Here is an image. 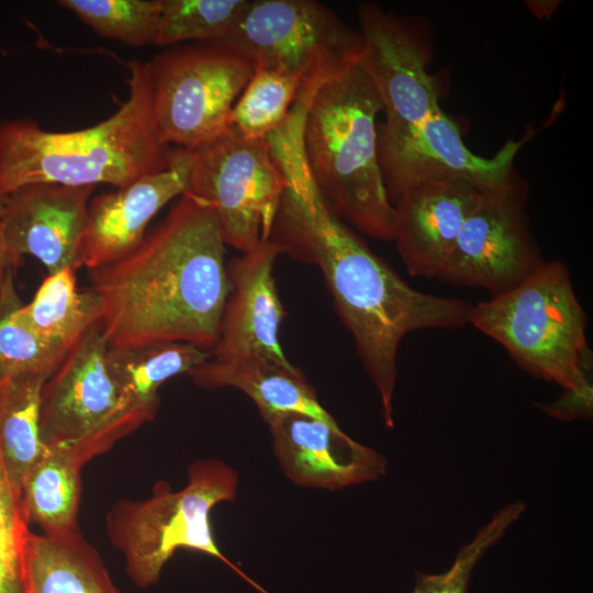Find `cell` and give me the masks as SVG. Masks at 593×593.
<instances>
[{
  "instance_id": "obj_1",
  "label": "cell",
  "mask_w": 593,
  "mask_h": 593,
  "mask_svg": "<svg viewBox=\"0 0 593 593\" xmlns=\"http://www.w3.org/2000/svg\"><path fill=\"white\" fill-rule=\"evenodd\" d=\"M268 141L286 179L268 239L321 271L378 392L384 425L392 428L400 343L414 331L468 325L474 303L414 289L328 210L305 161L299 120H289Z\"/></svg>"
},
{
  "instance_id": "obj_2",
  "label": "cell",
  "mask_w": 593,
  "mask_h": 593,
  "mask_svg": "<svg viewBox=\"0 0 593 593\" xmlns=\"http://www.w3.org/2000/svg\"><path fill=\"white\" fill-rule=\"evenodd\" d=\"M213 208L189 193L123 258L89 270L109 346L187 343L211 351L230 293Z\"/></svg>"
},
{
  "instance_id": "obj_3",
  "label": "cell",
  "mask_w": 593,
  "mask_h": 593,
  "mask_svg": "<svg viewBox=\"0 0 593 593\" xmlns=\"http://www.w3.org/2000/svg\"><path fill=\"white\" fill-rule=\"evenodd\" d=\"M127 66V99L96 125L51 132L30 118L0 121V195L31 183L121 188L167 166L171 146L154 120L147 63Z\"/></svg>"
},
{
  "instance_id": "obj_4",
  "label": "cell",
  "mask_w": 593,
  "mask_h": 593,
  "mask_svg": "<svg viewBox=\"0 0 593 593\" xmlns=\"http://www.w3.org/2000/svg\"><path fill=\"white\" fill-rule=\"evenodd\" d=\"M379 93L358 63L307 101L302 147L323 202L348 226L391 240L393 206L378 159Z\"/></svg>"
},
{
  "instance_id": "obj_5",
  "label": "cell",
  "mask_w": 593,
  "mask_h": 593,
  "mask_svg": "<svg viewBox=\"0 0 593 593\" xmlns=\"http://www.w3.org/2000/svg\"><path fill=\"white\" fill-rule=\"evenodd\" d=\"M588 317L568 266L544 260L510 291L473 304L470 322L529 374L563 390H593Z\"/></svg>"
},
{
  "instance_id": "obj_6",
  "label": "cell",
  "mask_w": 593,
  "mask_h": 593,
  "mask_svg": "<svg viewBox=\"0 0 593 593\" xmlns=\"http://www.w3.org/2000/svg\"><path fill=\"white\" fill-rule=\"evenodd\" d=\"M237 488L238 473L210 458L190 465L187 484L180 490L157 481L148 497L113 504L105 516L107 533L123 555L131 581L139 589L155 585L165 564L183 548L219 559L256 585L223 555L211 523L213 507L233 502Z\"/></svg>"
},
{
  "instance_id": "obj_7",
  "label": "cell",
  "mask_w": 593,
  "mask_h": 593,
  "mask_svg": "<svg viewBox=\"0 0 593 593\" xmlns=\"http://www.w3.org/2000/svg\"><path fill=\"white\" fill-rule=\"evenodd\" d=\"M254 63L300 81L309 100L327 81L360 61V31L316 0H247L220 40Z\"/></svg>"
},
{
  "instance_id": "obj_8",
  "label": "cell",
  "mask_w": 593,
  "mask_h": 593,
  "mask_svg": "<svg viewBox=\"0 0 593 593\" xmlns=\"http://www.w3.org/2000/svg\"><path fill=\"white\" fill-rule=\"evenodd\" d=\"M147 66L158 133L167 145L189 150L231 128L234 104L256 69L219 42L170 46Z\"/></svg>"
},
{
  "instance_id": "obj_9",
  "label": "cell",
  "mask_w": 593,
  "mask_h": 593,
  "mask_svg": "<svg viewBox=\"0 0 593 593\" xmlns=\"http://www.w3.org/2000/svg\"><path fill=\"white\" fill-rule=\"evenodd\" d=\"M108 347L94 325L67 351L41 391L43 444L69 451L83 466L144 424L121 400L107 367Z\"/></svg>"
},
{
  "instance_id": "obj_10",
  "label": "cell",
  "mask_w": 593,
  "mask_h": 593,
  "mask_svg": "<svg viewBox=\"0 0 593 593\" xmlns=\"http://www.w3.org/2000/svg\"><path fill=\"white\" fill-rule=\"evenodd\" d=\"M191 153L186 193L211 204L225 245L245 253L268 239L286 188L269 141L230 128Z\"/></svg>"
},
{
  "instance_id": "obj_11",
  "label": "cell",
  "mask_w": 593,
  "mask_h": 593,
  "mask_svg": "<svg viewBox=\"0 0 593 593\" xmlns=\"http://www.w3.org/2000/svg\"><path fill=\"white\" fill-rule=\"evenodd\" d=\"M526 192L518 176L504 187L481 190L436 279L482 288L491 298L525 280L544 261L525 211Z\"/></svg>"
},
{
  "instance_id": "obj_12",
  "label": "cell",
  "mask_w": 593,
  "mask_h": 593,
  "mask_svg": "<svg viewBox=\"0 0 593 593\" xmlns=\"http://www.w3.org/2000/svg\"><path fill=\"white\" fill-rule=\"evenodd\" d=\"M357 16L363 38L359 63L379 93L384 114L378 135H400L441 110L426 69L430 42L418 23L377 3L358 4Z\"/></svg>"
},
{
  "instance_id": "obj_13",
  "label": "cell",
  "mask_w": 593,
  "mask_h": 593,
  "mask_svg": "<svg viewBox=\"0 0 593 593\" xmlns=\"http://www.w3.org/2000/svg\"><path fill=\"white\" fill-rule=\"evenodd\" d=\"M532 134L508 139L492 157L472 153L457 125L443 112L406 132L378 136V159L391 204L409 187L428 180L462 179L480 190L501 188L517 176L514 160Z\"/></svg>"
},
{
  "instance_id": "obj_14",
  "label": "cell",
  "mask_w": 593,
  "mask_h": 593,
  "mask_svg": "<svg viewBox=\"0 0 593 593\" xmlns=\"http://www.w3.org/2000/svg\"><path fill=\"white\" fill-rule=\"evenodd\" d=\"M192 166L189 149L171 146L165 168L89 201L81 242L89 270L110 265L144 239L150 220L172 199L186 193Z\"/></svg>"
},
{
  "instance_id": "obj_15",
  "label": "cell",
  "mask_w": 593,
  "mask_h": 593,
  "mask_svg": "<svg viewBox=\"0 0 593 593\" xmlns=\"http://www.w3.org/2000/svg\"><path fill=\"white\" fill-rule=\"evenodd\" d=\"M94 187L31 183L5 194L2 228L14 258L32 255L48 273L82 267L81 242Z\"/></svg>"
},
{
  "instance_id": "obj_16",
  "label": "cell",
  "mask_w": 593,
  "mask_h": 593,
  "mask_svg": "<svg viewBox=\"0 0 593 593\" xmlns=\"http://www.w3.org/2000/svg\"><path fill=\"white\" fill-rule=\"evenodd\" d=\"M266 423L279 467L296 485L337 491L387 473L385 457L338 425L299 413L278 414Z\"/></svg>"
},
{
  "instance_id": "obj_17",
  "label": "cell",
  "mask_w": 593,
  "mask_h": 593,
  "mask_svg": "<svg viewBox=\"0 0 593 593\" xmlns=\"http://www.w3.org/2000/svg\"><path fill=\"white\" fill-rule=\"evenodd\" d=\"M280 255V246L266 239L227 262L230 293L210 357L226 359L256 355L292 365L279 338L287 316L273 277Z\"/></svg>"
},
{
  "instance_id": "obj_18",
  "label": "cell",
  "mask_w": 593,
  "mask_h": 593,
  "mask_svg": "<svg viewBox=\"0 0 593 593\" xmlns=\"http://www.w3.org/2000/svg\"><path fill=\"white\" fill-rule=\"evenodd\" d=\"M481 190L462 179L428 180L393 202L392 237L409 275L436 279Z\"/></svg>"
},
{
  "instance_id": "obj_19",
  "label": "cell",
  "mask_w": 593,
  "mask_h": 593,
  "mask_svg": "<svg viewBox=\"0 0 593 593\" xmlns=\"http://www.w3.org/2000/svg\"><path fill=\"white\" fill-rule=\"evenodd\" d=\"M187 374L199 388L240 390L254 401L265 422L278 414L299 413L338 425L294 365H281L256 355L226 359L209 357Z\"/></svg>"
},
{
  "instance_id": "obj_20",
  "label": "cell",
  "mask_w": 593,
  "mask_h": 593,
  "mask_svg": "<svg viewBox=\"0 0 593 593\" xmlns=\"http://www.w3.org/2000/svg\"><path fill=\"white\" fill-rule=\"evenodd\" d=\"M211 351L187 343H158L107 350V367L124 406L144 424L154 419L159 388L169 379L188 373L205 361Z\"/></svg>"
},
{
  "instance_id": "obj_21",
  "label": "cell",
  "mask_w": 593,
  "mask_h": 593,
  "mask_svg": "<svg viewBox=\"0 0 593 593\" xmlns=\"http://www.w3.org/2000/svg\"><path fill=\"white\" fill-rule=\"evenodd\" d=\"M25 577L29 593H121L98 551L79 532L65 537L30 532Z\"/></svg>"
},
{
  "instance_id": "obj_22",
  "label": "cell",
  "mask_w": 593,
  "mask_h": 593,
  "mask_svg": "<svg viewBox=\"0 0 593 593\" xmlns=\"http://www.w3.org/2000/svg\"><path fill=\"white\" fill-rule=\"evenodd\" d=\"M76 271L65 268L48 273L31 302L12 314L15 323L44 340L69 350L90 328L98 325L102 304L90 288L77 289Z\"/></svg>"
},
{
  "instance_id": "obj_23",
  "label": "cell",
  "mask_w": 593,
  "mask_h": 593,
  "mask_svg": "<svg viewBox=\"0 0 593 593\" xmlns=\"http://www.w3.org/2000/svg\"><path fill=\"white\" fill-rule=\"evenodd\" d=\"M82 467L69 451L45 446L22 484L21 506L29 525L37 524L48 537L79 532Z\"/></svg>"
},
{
  "instance_id": "obj_24",
  "label": "cell",
  "mask_w": 593,
  "mask_h": 593,
  "mask_svg": "<svg viewBox=\"0 0 593 593\" xmlns=\"http://www.w3.org/2000/svg\"><path fill=\"white\" fill-rule=\"evenodd\" d=\"M49 373L11 379L0 421V451L12 486L21 496L23 481L45 448L40 435V396Z\"/></svg>"
},
{
  "instance_id": "obj_25",
  "label": "cell",
  "mask_w": 593,
  "mask_h": 593,
  "mask_svg": "<svg viewBox=\"0 0 593 593\" xmlns=\"http://www.w3.org/2000/svg\"><path fill=\"white\" fill-rule=\"evenodd\" d=\"M303 99L299 80L280 72L256 68L234 104L230 126L247 139H268Z\"/></svg>"
},
{
  "instance_id": "obj_26",
  "label": "cell",
  "mask_w": 593,
  "mask_h": 593,
  "mask_svg": "<svg viewBox=\"0 0 593 593\" xmlns=\"http://www.w3.org/2000/svg\"><path fill=\"white\" fill-rule=\"evenodd\" d=\"M100 36L130 46L155 45L161 0H59Z\"/></svg>"
},
{
  "instance_id": "obj_27",
  "label": "cell",
  "mask_w": 593,
  "mask_h": 593,
  "mask_svg": "<svg viewBox=\"0 0 593 593\" xmlns=\"http://www.w3.org/2000/svg\"><path fill=\"white\" fill-rule=\"evenodd\" d=\"M13 273L0 294V382L30 373L52 374L67 349L48 343L14 322L12 314L23 303Z\"/></svg>"
},
{
  "instance_id": "obj_28",
  "label": "cell",
  "mask_w": 593,
  "mask_h": 593,
  "mask_svg": "<svg viewBox=\"0 0 593 593\" xmlns=\"http://www.w3.org/2000/svg\"><path fill=\"white\" fill-rule=\"evenodd\" d=\"M247 0H161L155 45L217 42L233 26Z\"/></svg>"
},
{
  "instance_id": "obj_29",
  "label": "cell",
  "mask_w": 593,
  "mask_h": 593,
  "mask_svg": "<svg viewBox=\"0 0 593 593\" xmlns=\"http://www.w3.org/2000/svg\"><path fill=\"white\" fill-rule=\"evenodd\" d=\"M10 381L0 382V421ZM30 534L21 496L12 486L0 451V593H29L25 549Z\"/></svg>"
},
{
  "instance_id": "obj_30",
  "label": "cell",
  "mask_w": 593,
  "mask_h": 593,
  "mask_svg": "<svg viewBox=\"0 0 593 593\" xmlns=\"http://www.w3.org/2000/svg\"><path fill=\"white\" fill-rule=\"evenodd\" d=\"M523 502L500 510L458 552L451 568L441 574L416 573L412 593H466L470 574L484 552L496 544L522 515Z\"/></svg>"
},
{
  "instance_id": "obj_31",
  "label": "cell",
  "mask_w": 593,
  "mask_h": 593,
  "mask_svg": "<svg viewBox=\"0 0 593 593\" xmlns=\"http://www.w3.org/2000/svg\"><path fill=\"white\" fill-rule=\"evenodd\" d=\"M537 406L550 416L562 421L591 417L593 390L582 392L564 390L559 399L548 403H537Z\"/></svg>"
},
{
  "instance_id": "obj_32",
  "label": "cell",
  "mask_w": 593,
  "mask_h": 593,
  "mask_svg": "<svg viewBox=\"0 0 593 593\" xmlns=\"http://www.w3.org/2000/svg\"><path fill=\"white\" fill-rule=\"evenodd\" d=\"M7 195H0V294L3 289L7 278L12 275L15 268L20 265L14 256L9 250L2 228V219L4 214Z\"/></svg>"
},
{
  "instance_id": "obj_33",
  "label": "cell",
  "mask_w": 593,
  "mask_h": 593,
  "mask_svg": "<svg viewBox=\"0 0 593 593\" xmlns=\"http://www.w3.org/2000/svg\"><path fill=\"white\" fill-rule=\"evenodd\" d=\"M527 3L530 9H539L534 12L537 16H547L555 11L556 7H558V4H555L557 3L555 1H529Z\"/></svg>"
}]
</instances>
